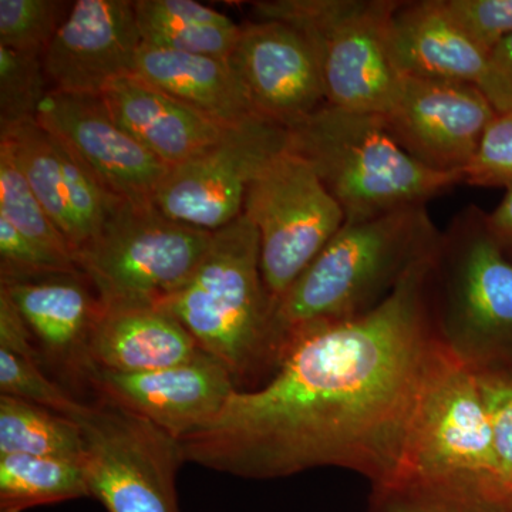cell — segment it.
<instances>
[{
  "label": "cell",
  "mask_w": 512,
  "mask_h": 512,
  "mask_svg": "<svg viewBox=\"0 0 512 512\" xmlns=\"http://www.w3.org/2000/svg\"><path fill=\"white\" fill-rule=\"evenodd\" d=\"M433 255L372 311L296 335L274 375L235 390L214 420L180 440L184 463L251 480L319 467L372 485L393 480L440 345L430 313Z\"/></svg>",
  "instance_id": "obj_1"
},
{
  "label": "cell",
  "mask_w": 512,
  "mask_h": 512,
  "mask_svg": "<svg viewBox=\"0 0 512 512\" xmlns=\"http://www.w3.org/2000/svg\"><path fill=\"white\" fill-rule=\"evenodd\" d=\"M440 234L426 204L345 222L275 303L281 360L303 330L353 319L379 306L414 266L433 255Z\"/></svg>",
  "instance_id": "obj_2"
},
{
  "label": "cell",
  "mask_w": 512,
  "mask_h": 512,
  "mask_svg": "<svg viewBox=\"0 0 512 512\" xmlns=\"http://www.w3.org/2000/svg\"><path fill=\"white\" fill-rule=\"evenodd\" d=\"M157 306L227 367L239 390L261 386L278 369L274 302L262 279L258 231L244 214L212 232L194 274Z\"/></svg>",
  "instance_id": "obj_3"
},
{
  "label": "cell",
  "mask_w": 512,
  "mask_h": 512,
  "mask_svg": "<svg viewBox=\"0 0 512 512\" xmlns=\"http://www.w3.org/2000/svg\"><path fill=\"white\" fill-rule=\"evenodd\" d=\"M289 150L305 158L345 212V222L369 220L463 184L410 156L382 117L323 106L289 130Z\"/></svg>",
  "instance_id": "obj_4"
},
{
  "label": "cell",
  "mask_w": 512,
  "mask_h": 512,
  "mask_svg": "<svg viewBox=\"0 0 512 512\" xmlns=\"http://www.w3.org/2000/svg\"><path fill=\"white\" fill-rule=\"evenodd\" d=\"M429 298L434 333L447 352L474 370L501 366L512 346V259L476 205L441 232Z\"/></svg>",
  "instance_id": "obj_5"
},
{
  "label": "cell",
  "mask_w": 512,
  "mask_h": 512,
  "mask_svg": "<svg viewBox=\"0 0 512 512\" xmlns=\"http://www.w3.org/2000/svg\"><path fill=\"white\" fill-rule=\"evenodd\" d=\"M397 0H269L252 6L255 20H278L311 45L329 106L384 116L400 76L386 49Z\"/></svg>",
  "instance_id": "obj_6"
},
{
  "label": "cell",
  "mask_w": 512,
  "mask_h": 512,
  "mask_svg": "<svg viewBox=\"0 0 512 512\" xmlns=\"http://www.w3.org/2000/svg\"><path fill=\"white\" fill-rule=\"evenodd\" d=\"M212 232L165 217L153 202L121 201L76 254L103 308L157 306L194 274Z\"/></svg>",
  "instance_id": "obj_7"
},
{
  "label": "cell",
  "mask_w": 512,
  "mask_h": 512,
  "mask_svg": "<svg viewBox=\"0 0 512 512\" xmlns=\"http://www.w3.org/2000/svg\"><path fill=\"white\" fill-rule=\"evenodd\" d=\"M82 429L90 497L109 512H181L175 478L180 441L97 397L73 417Z\"/></svg>",
  "instance_id": "obj_8"
},
{
  "label": "cell",
  "mask_w": 512,
  "mask_h": 512,
  "mask_svg": "<svg viewBox=\"0 0 512 512\" xmlns=\"http://www.w3.org/2000/svg\"><path fill=\"white\" fill-rule=\"evenodd\" d=\"M242 214L258 231L262 279L274 308L346 221L312 165L289 148L249 185Z\"/></svg>",
  "instance_id": "obj_9"
},
{
  "label": "cell",
  "mask_w": 512,
  "mask_h": 512,
  "mask_svg": "<svg viewBox=\"0 0 512 512\" xmlns=\"http://www.w3.org/2000/svg\"><path fill=\"white\" fill-rule=\"evenodd\" d=\"M397 477L485 478L500 483L476 370L441 345L421 384Z\"/></svg>",
  "instance_id": "obj_10"
},
{
  "label": "cell",
  "mask_w": 512,
  "mask_h": 512,
  "mask_svg": "<svg viewBox=\"0 0 512 512\" xmlns=\"http://www.w3.org/2000/svg\"><path fill=\"white\" fill-rule=\"evenodd\" d=\"M289 148V130L261 116L227 127L220 140L168 170L153 204L171 220L218 231L241 217L249 185Z\"/></svg>",
  "instance_id": "obj_11"
},
{
  "label": "cell",
  "mask_w": 512,
  "mask_h": 512,
  "mask_svg": "<svg viewBox=\"0 0 512 512\" xmlns=\"http://www.w3.org/2000/svg\"><path fill=\"white\" fill-rule=\"evenodd\" d=\"M380 117L420 163L463 173L497 111L476 84L400 77L392 107Z\"/></svg>",
  "instance_id": "obj_12"
},
{
  "label": "cell",
  "mask_w": 512,
  "mask_h": 512,
  "mask_svg": "<svg viewBox=\"0 0 512 512\" xmlns=\"http://www.w3.org/2000/svg\"><path fill=\"white\" fill-rule=\"evenodd\" d=\"M36 120L63 141L120 200L153 202L170 170L114 119L103 96L50 90Z\"/></svg>",
  "instance_id": "obj_13"
},
{
  "label": "cell",
  "mask_w": 512,
  "mask_h": 512,
  "mask_svg": "<svg viewBox=\"0 0 512 512\" xmlns=\"http://www.w3.org/2000/svg\"><path fill=\"white\" fill-rule=\"evenodd\" d=\"M258 116L292 130L328 104L308 40L278 20L242 26L228 57Z\"/></svg>",
  "instance_id": "obj_14"
},
{
  "label": "cell",
  "mask_w": 512,
  "mask_h": 512,
  "mask_svg": "<svg viewBox=\"0 0 512 512\" xmlns=\"http://www.w3.org/2000/svg\"><path fill=\"white\" fill-rule=\"evenodd\" d=\"M136 2L77 0L43 55L52 90L97 94L134 76L140 53Z\"/></svg>",
  "instance_id": "obj_15"
},
{
  "label": "cell",
  "mask_w": 512,
  "mask_h": 512,
  "mask_svg": "<svg viewBox=\"0 0 512 512\" xmlns=\"http://www.w3.org/2000/svg\"><path fill=\"white\" fill-rule=\"evenodd\" d=\"M49 217L76 254L121 201L55 134L35 121L0 133Z\"/></svg>",
  "instance_id": "obj_16"
},
{
  "label": "cell",
  "mask_w": 512,
  "mask_h": 512,
  "mask_svg": "<svg viewBox=\"0 0 512 512\" xmlns=\"http://www.w3.org/2000/svg\"><path fill=\"white\" fill-rule=\"evenodd\" d=\"M97 397L137 414L180 441L214 420L238 389L227 367L201 353L191 362L147 373L94 367Z\"/></svg>",
  "instance_id": "obj_17"
},
{
  "label": "cell",
  "mask_w": 512,
  "mask_h": 512,
  "mask_svg": "<svg viewBox=\"0 0 512 512\" xmlns=\"http://www.w3.org/2000/svg\"><path fill=\"white\" fill-rule=\"evenodd\" d=\"M83 274L0 282L25 319L40 356L60 376L89 384L90 342L101 305ZM90 386V384H89Z\"/></svg>",
  "instance_id": "obj_18"
},
{
  "label": "cell",
  "mask_w": 512,
  "mask_h": 512,
  "mask_svg": "<svg viewBox=\"0 0 512 512\" xmlns=\"http://www.w3.org/2000/svg\"><path fill=\"white\" fill-rule=\"evenodd\" d=\"M386 49L400 77L476 84L488 55L450 18L441 0L397 2L386 28Z\"/></svg>",
  "instance_id": "obj_19"
},
{
  "label": "cell",
  "mask_w": 512,
  "mask_h": 512,
  "mask_svg": "<svg viewBox=\"0 0 512 512\" xmlns=\"http://www.w3.org/2000/svg\"><path fill=\"white\" fill-rule=\"evenodd\" d=\"M101 96L114 119L170 168L214 146L227 128L136 76Z\"/></svg>",
  "instance_id": "obj_20"
},
{
  "label": "cell",
  "mask_w": 512,
  "mask_h": 512,
  "mask_svg": "<svg viewBox=\"0 0 512 512\" xmlns=\"http://www.w3.org/2000/svg\"><path fill=\"white\" fill-rule=\"evenodd\" d=\"M204 353L190 332L158 306L103 308L90 342L93 367L147 373L191 362Z\"/></svg>",
  "instance_id": "obj_21"
},
{
  "label": "cell",
  "mask_w": 512,
  "mask_h": 512,
  "mask_svg": "<svg viewBox=\"0 0 512 512\" xmlns=\"http://www.w3.org/2000/svg\"><path fill=\"white\" fill-rule=\"evenodd\" d=\"M134 76L222 127L258 116L228 59L141 45Z\"/></svg>",
  "instance_id": "obj_22"
},
{
  "label": "cell",
  "mask_w": 512,
  "mask_h": 512,
  "mask_svg": "<svg viewBox=\"0 0 512 512\" xmlns=\"http://www.w3.org/2000/svg\"><path fill=\"white\" fill-rule=\"evenodd\" d=\"M143 45L228 59L242 26L224 13L192 0H138Z\"/></svg>",
  "instance_id": "obj_23"
},
{
  "label": "cell",
  "mask_w": 512,
  "mask_h": 512,
  "mask_svg": "<svg viewBox=\"0 0 512 512\" xmlns=\"http://www.w3.org/2000/svg\"><path fill=\"white\" fill-rule=\"evenodd\" d=\"M367 512H512V490L485 478L397 477L372 485Z\"/></svg>",
  "instance_id": "obj_24"
},
{
  "label": "cell",
  "mask_w": 512,
  "mask_h": 512,
  "mask_svg": "<svg viewBox=\"0 0 512 512\" xmlns=\"http://www.w3.org/2000/svg\"><path fill=\"white\" fill-rule=\"evenodd\" d=\"M90 497L82 461L70 458L0 456V512Z\"/></svg>",
  "instance_id": "obj_25"
},
{
  "label": "cell",
  "mask_w": 512,
  "mask_h": 512,
  "mask_svg": "<svg viewBox=\"0 0 512 512\" xmlns=\"http://www.w3.org/2000/svg\"><path fill=\"white\" fill-rule=\"evenodd\" d=\"M12 454L82 461V429L72 417L0 394V456Z\"/></svg>",
  "instance_id": "obj_26"
},
{
  "label": "cell",
  "mask_w": 512,
  "mask_h": 512,
  "mask_svg": "<svg viewBox=\"0 0 512 512\" xmlns=\"http://www.w3.org/2000/svg\"><path fill=\"white\" fill-rule=\"evenodd\" d=\"M0 217L46 254L77 266L60 229L49 217L20 170L8 144L0 141ZM80 271V269H79Z\"/></svg>",
  "instance_id": "obj_27"
},
{
  "label": "cell",
  "mask_w": 512,
  "mask_h": 512,
  "mask_svg": "<svg viewBox=\"0 0 512 512\" xmlns=\"http://www.w3.org/2000/svg\"><path fill=\"white\" fill-rule=\"evenodd\" d=\"M47 83L42 57L0 46V133L37 119Z\"/></svg>",
  "instance_id": "obj_28"
},
{
  "label": "cell",
  "mask_w": 512,
  "mask_h": 512,
  "mask_svg": "<svg viewBox=\"0 0 512 512\" xmlns=\"http://www.w3.org/2000/svg\"><path fill=\"white\" fill-rule=\"evenodd\" d=\"M73 3L0 0V46L43 57Z\"/></svg>",
  "instance_id": "obj_29"
},
{
  "label": "cell",
  "mask_w": 512,
  "mask_h": 512,
  "mask_svg": "<svg viewBox=\"0 0 512 512\" xmlns=\"http://www.w3.org/2000/svg\"><path fill=\"white\" fill-rule=\"evenodd\" d=\"M0 393L39 404L46 409L77 416L86 403L64 390L43 372L42 363L0 349Z\"/></svg>",
  "instance_id": "obj_30"
},
{
  "label": "cell",
  "mask_w": 512,
  "mask_h": 512,
  "mask_svg": "<svg viewBox=\"0 0 512 512\" xmlns=\"http://www.w3.org/2000/svg\"><path fill=\"white\" fill-rule=\"evenodd\" d=\"M476 373L493 434L498 478L512 490V373L505 367H485Z\"/></svg>",
  "instance_id": "obj_31"
},
{
  "label": "cell",
  "mask_w": 512,
  "mask_h": 512,
  "mask_svg": "<svg viewBox=\"0 0 512 512\" xmlns=\"http://www.w3.org/2000/svg\"><path fill=\"white\" fill-rule=\"evenodd\" d=\"M463 184L512 190V117L491 121L481 138L476 156L463 171Z\"/></svg>",
  "instance_id": "obj_32"
},
{
  "label": "cell",
  "mask_w": 512,
  "mask_h": 512,
  "mask_svg": "<svg viewBox=\"0 0 512 512\" xmlns=\"http://www.w3.org/2000/svg\"><path fill=\"white\" fill-rule=\"evenodd\" d=\"M450 18L488 56L512 36V0H441Z\"/></svg>",
  "instance_id": "obj_33"
},
{
  "label": "cell",
  "mask_w": 512,
  "mask_h": 512,
  "mask_svg": "<svg viewBox=\"0 0 512 512\" xmlns=\"http://www.w3.org/2000/svg\"><path fill=\"white\" fill-rule=\"evenodd\" d=\"M56 274H82L79 268L66 264L37 248L19 234L6 218L0 217V275L2 281H22Z\"/></svg>",
  "instance_id": "obj_34"
},
{
  "label": "cell",
  "mask_w": 512,
  "mask_h": 512,
  "mask_svg": "<svg viewBox=\"0 0 512 512\" xmlns=\"http://www.w3.org/2000/svg\"><path fill=\"white\" fill-rule=\"evenodd\" d=\"M478 87L497 114L512 117V36L490 53Z\"/></svg>",
  "instance_id": "obj_35"
},
{
  "label": "cell",
  "mask_w": 512,
  "mask_h": 512,
  "mask_svg": "<svg viewBox=\"0 0 512 512\" xmlns=\"http://www.w3.org/2000/svg\"><path fill=\"white\" fill-rule=\"evenodd\" d=\"M0 349L42 363L35 339L8 293L0 289Z\"/></svg>",
  "instance_id": "obj_36"
},
{
  "label": "cell",
  "mask_w": 512,
  "mask_h": 512,
  "mask_svg": "<svg viewBox=\"0 0 512 512\" xmlns=\"http://www.w3.org/2000/svg\"><path fill=\"white\" fill-rule=\"evenodd\" d=\"M487 221L494 238L512 259V190L507 191L500 205L487 214Z\"/></svg>",
  "instance_id": "obj_37"
}]
</instances>
